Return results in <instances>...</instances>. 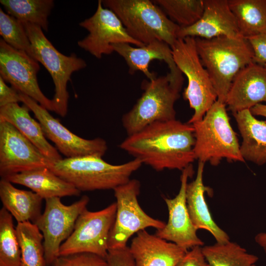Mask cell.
<instances>
[{
  "label": "cell",
  "instance_id": "23",
  "mask_svg": "<svg viewBox=\"0 0 266 266\" xmlns=\"http://www.w3.org/2000/svg\"><path fill=\"white\" fill-rule=\"evenodd\" d=\"M29 110L24 104L22 106L18 103L9 104L0 107V120L13 125L52 162L62 159L57 149L46 140L40 123L31 117Z\"/></svg>",
  "mask_w": 266,
  "mask_h": 266
},
{
  "label": "cell",
  "instance_id": "20",
  "mask_svg": "<svg viewBox=\"0 0 266 266\" xmlns=\"http://www.w3.org/2000/svg\"><path fill=\"white\" fill-rule=\"evenodd\" d=\"M112 46L114 51L124 59L129 68V73L132 74L141 71L149 80L154 79L157 77V74L151 72L149 66L151 62L156 59L164 61L171 73L181 71L174 61L170 46L163 41L155 40L136 48L128 43L115 44Z\"/></svg>",
  "mask_w": 266,
  "mask_h": 266
},
{
  "label": "cell",
  "instance_id": "40",
  "mask_svg": "<svg viewBox=\"0 0 266 266\" xmlns=\"http://www.w3.org/2000/svg\"><path fill=\"white\" fill-rule=\"evenodd\" d=\"M264 66H265V67L266 69V65H264Z\"/></svg>",
  "mask_w": 266,
  "mask_h": 266
},
{
  "label": "cell",
  "instance_id": "15",
  "mask_svg": "<svg viewBox=\"0 0 266 266\" xmlns=\"http://www.w3.org/2000/svg\"><path fill=\"white\" fill-rule=\"evenodd\" d=\"M39 69L37 61L0 39V76L18 92L31 98L48 111H54L52 100L39 87L37 73Z\"/></svg>",
  "mask_w": 266,
  "mask_h": 266
},
{
  "label": "cell",
  "instance_id": "3",
  "mask_svg": "<svg viewBox=\"0 0 266 266\" xmlns=\"http://www.w3.org/2000/svg\"><path fill=\"white\" fill-rule=\"evenodd\" d=\"M134 159L121 165H112L101 157L87 156L66 158L54 162L50 169L80 192L114 190L130 179L142 165Z\"/></svg>",
  "mask_w": 266,
  "mask_h": 266
},
{
  "label": "cell",
  "instance_id": "8",
  "mask_svg": "<svg viewBox=\"0 0 266 266\" xmlns=\"http://www.w3.org/2000/svg\"><path fill=\"white\" fill-rule=\"evenodd\" d=\"M22 23L32 45L34 59L47 69L54 82L55 93L52 100L54 111L64 117L67 114L69 98L67 83L72 73L85 68L86 63L74 53L66 56L59 52L39 26L30 23Z\"/></svg>",
  "mask_w": 266,
  "mask_h": 266
},
{
  "label": "cell",
  "instance_id": "12",
  "mask_svg": "<svg viewBox=\"0 0 266 266\" xmlns=\"http://www.w3.org/2000/svg\"><path fill=\"white\" fill-rule=\"evenodd\" d=\"M19 93L21 102L33 113L41 125L45 136L52 141L55 144L56 149L66 158L87 156L102 157L104 155L107 146L104 139L99 137L86 139L75 134L35 100L26 95Z\"/></svg>",
  "mask_w": 266,
  "mask_h": 266
},
{
  "label": "cell",
  "instance_id": "28",
  "mask_svg": "<svg viewBox=\"0 0 266 266\" xmlns=\"http://www.w3.org/2000/svg\"><path fill=\"white\" fill-rule=\"evenodd\" d=\"M7 13L21 22L30 23L47 31L48 17L54 7L53 0H0Z\"/></svg>",
  "mask_w": 266,
  "mask_h": 266
},
{
  "label": "cell",
  "instance_id": "36",
  "mask_svg": "<svg viewBox=\"0 0 266 266\" xmlns=\"http://www.w3.org/2000/svg\"><path fill=\"white\" fill-rule=\"evenodd\" d=\"M254 53L253 62L264 66L266 64V34L247 39Z\"/></svg>",
  "mask_w": 266,
  "mask_h": 266
},
{
  "label": "cell",
  "instance_id": "10",
  "mask_svg": "<svg viewBox=\"0 0 266 266\" xmlns=\"http://www.w3.org/2000/svg\"><path fill=\"white\" fill-rule=\"evenodd\" d=\"M140 188L138 180L131 179L113 190L116 213L109 234L108 250L127 246L128 240L133 235L147 228L158 230L165 226V223L147 215L139 205L137 197Z\"/></svg>",
  "mask_w": 266,
  "mask_h": 266
},
{
  "label": "cell",
  "instance_id": "18",
  "mask_svg": "<svg viewBox=\"0 0 266 266\" xmlns=\"http://www.w3.org/2000/svg\"><path fill=\"white\" fill-rule=\"evenodd\" d=\"M266 102V69L252 62L241 69L233 79L225 104L233 113L250 109Z\"/></svg>",
  "mask_w": 266,
  "mask_h": 266
},
{
  "label": "cell",
  "instance_id": "29",
  "mask_svg": "<svg viewBox=\"0 0 266 266\" xmlns=\"http://www.w3.org/2000/svg\"><path fill=\"white\" fill-rule=\"evenodd\" d=\"M16 229L20 243V266H47L43 236L36 225L31 222L18 223Z\"/></svg>",
  "mask_w": 266,
  "mask_h": 266
},
{
  "label": "cell",
  "instance_id": "39",
  "mask_svg": "<svg viewBox=\"0 0 266 266\" xmlns=\"http://www.w3.org/2000/svg\"><path fill=\"white\" fill-rule=\"evenodd\" d=\"M256 243L264 250L266 254V233H260L255 237Z\"/></svg>",
  "mask_w": 266,
  "mask_h": 266
},
{
  "label": "cell",
  "instance_id": "16",
  "mask_svg": "<svg viewBox=\"0 0 266 266\" xmlns=\"http://www.w3.org/2000/svg\"><path fill=\"white\" fill-rule=\"evenodd\" d=\"M194 173L192 165L182 170L181 185L178 194L172 199L164 198L168 211V219L165 226L155 234L166 241L175 243L188 251L196 246H202L203 241L197 234L188 213L186 191L189 177Z\"/></svg>",
  "mask_w": 266,
  "mask_h": 266
},
{
  "label": "cell",
  "instance_id": "17",
  "mask_svg": "<svg viewBox=\"0 0 266 266\" xmlns=\"http://www.w3.org/2000/svg\"><path fill=\"white\" fill-rule=\"evenodd\" d=\"M178 38L187 36L210 39L219 36L243 38L228 0H204V11L194 24L180 27Z\"/></svg>",
  "mask_w": 266,
  "mask_h": 266
},
{
  "label": "cell",
  "instance_id": "34",
  "mask_svg": "<svg viewBox=\"0 0 266 266\" xmlns=\"http://www.w3.org/2000/svg\"><path fill=\"white\" fill-rule=\"evenodd\" d=\"M106 260L108 266H136L128 246L109 250Z\"/></svg>",
  "mask_w": 266,
  "mask_h": 266
},
{
  "label": "cell",
  "instance_id": "9",
  "mask_svg": "<svg viewBox=\"0 0 266 266\" xmlns=\"http://www.w3.org/2000/svg\"><path fill=\"white\" fill-rule=\"evenodd\" d=\"M116 213V202L97 211L85 208L77 218L71 234L61 245L59 256L89 253L106 259Z\"/></svg>",
  "mask_w": 266,
  "mask_h": 266
},
{
  "label": "cell",
  "instance_id": "35",
  "mask_svg": "<svg viewBox=\"0 0 266 266\" xmlns=\"http://www.w3.org/2000/svg\"><path fill=\"white\" fill-rule=\"evenodd\" d=\"M175 266H209L201 246H196L188 251Z\"/></svg>",
  "mask_w": 266,
  "mask_h": 266
},
{
  "label": "cell",
  "instance_id": "11",
  "mask_svg": "<svg viewBox=\"0 0 266 266\" xmlns=\"http://www.w3.org/2000/svg\"><path fill=\"white\" fill-rule=\"evenodd\" d=\"M45 200L44 210L34 224L43 236V246L47 266H51L59 256L62 243L70 235L77 218L87 208L89 202L87 196L70 205H65L60 198Z\"/></svg>",
  "mask_w": 266,
  "mask_h": 266
},
{
  "label": "cell",
  "instance_id": "4",
  "mask_svg": "<svg viewBox=\"0 0 266 266\" xmlns=\"http://www.w3.org/2000/svg\"><path fill=\"white\" fill-rule=\"evenodd\" d=\"M183 81L181 72H169L152 80H144L143 94L122 119L128 135L133 134L153 122L175 119L174 105L180 97Z\"/></svg>",
  "mask_w": 266,
  "mask_h": 266
},
{
  "label": "cell",
  "instance_id": "19",
  "mask_svg": "<svg viewBox=\"0 0 266 266\" xmlns=\"http://www.w3.org/2000/svg\"><path fill=\"white\" fill-rule=\"evenodd\" d=\"M129 249L136 266H175L187 252L145 230L136 233Z\"/></svg>",
  "mask_w": 266,
  "mask_h": 266
},
{
  "label": "cell",
  "instance_id": "21",
  "mask_svg": "<svg viewBox=\"0 0 266 266\" xmlns=\"http://www.w3.org/2000/svg\"><path fill=\"white\" fill-rule=\"evenodd\" d=\"M204 163L199 161L195 179L188 183L186 191V204L191 221L198 230H205L209 232L216 242L225 243L230 241L228 234L215 222L205 200V192L210 188L203 182Z\"/></svg>",
  "mask_w": 266,
  "mask_h": 266
},
{
  "label": "cell",
  "instance_id": "33",
  "mask_svg": "<svg viewBox=\"0 0 266 266\" xmlns=\"http://www.w3.org/2000/svg\"><path fill=\"white\" fill-rule=\"evenodd\" d=\"M51 266H108L106 259L89 253L59 256Z\"/></svg>",
  "mask_w": 266,
  "mask_h": 266
},
{
  "label": "cell",
  "instance_id": "25",
  "mask_svg": "<svg viewBox=\"0 0 266 266\" xmlns=\"http://www.w3.org/2000/svg\"><path fill=\"white\" fill-rule=\"evenodd\" d=\"M0 198L3 206L18 223H33L41 215L43 199L33 191L20 190L9 181L0 180Z\"/></svg>",
  "mask_w": 266,
  "mask_h": 266
},
{
  "label": "cell",
  "instance_id": "38",
  "mask_svg": "<svg viewBox=\"0 0 266 266\" xmlns=\"http://www.w3.org/2000/svg\"><path fill=\"white\" fill-rule=\"evenodd\" d=\"M250 110L254 116H261L266 118V104H258Z\"/></svg>",
  "mask_w": 266,
  "mask_h": 266
},
{
  "label": "cell",
  "instance_id": "27",
  "mask_svg": "<svg viewBox=\"0 0 266 266\" xmlns=\"http://www.w3.org/2000/svg\"><path fill=\"white\" fill-rule=\"evenodd\" d=\"M202 251L209 266H256L258 261L257 256L230 241L203 246Z\"/></svg>",
  "mask_w": 266,
  "mask_h": 266
},
{
  "label": "cell",
  "instance_id": "2",
  "mask_svg": "<svg viewBox=\"0 0 266 266\" xmlns=\"http://www.w3.org/2000/svg\"><path fill=\"white\" fill-rule=\"evenodd\" d=\"M200 61L210 76L217 100L225 103L232 81L242 68L253 62L252 48L245 38L195 37Z\"/></svg>",
  "mask_w": 266,
  "mask_h": 266
},
{
  "label": "cell",
  "instance_id": "14",
  "mask_svg": "<svg viewBox=\"0 0 266 266\" xmlns=\"http://www.w3.org/2000/svg\"><path fill=\"white\" fill-rule=\"evenodd\" d=\"M48 159L11 123L0 120V175L1 178L43 167L50 168Z\"/></svg>",
  "mask_w": 266,
  "mask_h": 266
},
{
  "label": "cell",
  "instance_id": "30",
  "mask_svg": "<svg viewBox=\"0 0 266 266\" xmlns=\"http://www.w3.org/2000/svg\"><path fill=\"white\" fill-rule=\"evenodd\" d=\"M21 257L13 216L2 207L0 210V266H20Z\"/></svg>",
  "mask_w": 266,
  "mask_h": 266
},
{
  "label": "cell",
  "instance_id": "31",
  "mask_svg": "<svg viewBox=\"0 0 266 266\" xmlns=\"http://www.w3.org/2000/svg\"><path fill=\"white\" fill-rule=\"evenodd\" d=\"M169 19L180 27L190 26L198 22L204 11V0H156Z\"/></svg>",
  "mask_w": 266,
  "mask_h": 266
},
{
  "label": "cell",
  "instance_id": "7",
  "mask_svg": "<svg viewBox=\"0 0 266 266\" xmlns=\"http://www.w3.org/2000/svg\"><path fill=\"white\" fill-rule=\"evenodd\" d=\"M174 61L188 79L183 93L194 110L188 123L201 120L218 97L210 76L198 54L195 37L178 38L171 47Z\"/></svg>",
  "mask_w": 266,
  "mask_h": 266
},
{
  "label": "cell",
  "instance_id": "6",
  "mask_svg": "<svg viewBox=\"0 0 266 266\" xmlns=\"http://www.w3.org/2000/svg\"><path fill=\"white\" fill-rule=\"evenodd\" d=\"M226 104L217 100L201 120L192 125L194 129L196 159L203 163L218 165L228 161L244 162L240 151L237 135L227 114Z\"/></svg>",
  "mask_w": 266,
  "mask_h": 266
},
{
  "label": "cell",
  "instance_id": "1",
  "mask_svg": "<svg viewBox=\"0 0 266 266\" xmlns=\"http://www.w3.org/2000/svg\"><path fill=\"white\" fill-rule=\"evenodd\" d=\"M194 129L176 119L153 122L130 135L121 149L157 171L183 170L196 159Z\"/></svg>",
  "mask_w": 266,
  "mask_h": 266
},
{
  "label": "cell",
  "instance_id": "13",
  "mask_svg": "<svg viewBox=\"0 0 266 266\" xmlns=\"http://www.w3.org/2000/svg\"><path fill=\"white\" fill-rule=\"evenodd\" d=\"M102 0L98 2L97 10L93 16L79 23L89 34L78 41V45L98 59L103 55L114 51L112 45L118 43L133 44L137 47L145 45L128 33L122 22L111 10L104 8Z\"/></svg>",
  "mask_w": 266,
  "mask_h": 266
},
{
  "label": "cell",
  "instance_id": "26",
  "mask_svg": "<svg viewBox=\"0 0 266 266\" xmlns=\"http://www.w3.org/2000/svg\"><path fill=\"white\" fill-rule=\"evenodd\" d=\"M241 35L266 34V0H228Z\"/></svg>",
  "mask_w": 266,
  "mask_h": 266
},
{
  "label": "cell",
  "instance_id": "32",
  "mask_svg": "<svg viewBox=\"0 0 266 266\" xmlns=\"http://www.w3.org/2000/svg\"><path fill=\"white\" fill-rule=\"evenodd\" d=\"M0 34L9 45L24 52L34 59L33 49L23 24L5 13L1 8H0Z\"/></svg>",
  "mask_w": 266,
  "mask_h": 266
},
{
  "label": "cell",
  "instance_id": "22",
  "mask_svg": "<svg viewBox=\"0 0 266 266\" xmlns=\"http://www.w3.org/2000/svg\"><path fill=\"white\" fill-rule=\"evenodd\" d=\"M3 179L29 188L43 200L78 196L81 193L73 185L59 177L48 167L14 174Z\"/></svg>",
  "mask_w": 266,
  "mask_h": 266
},
{
  "label": "cell",
  "instance_id": "24",
  "mask_svg": "<svg viewBox=\"0 0 266 266\" xmlns=\"http://www.w3.org/2000/svg\"><path fill=\"white\" fill-rule=\"evenodd\" d=\"M242 137L243 158L258 165L266 163V122L256 118L250 109L233 113Z\"/></svg>",
  "mask_w": 266,
  "mask_h": 266
},
{
  "label": "cell",
  "instance_id": "5",
  "mask_svg": "<svg viewBox=\"0 0 266 266\" xmlns=\"http://www.w3.org/2000/svg\"><path fill=\"white\" fill-rule=\"evenodd\" d=\"M102 4L116 14L132 37L144 45L160 40L171 47L178 38L180 27L153 1L103 0Z\"/></svg>",
  "mask_w": 266,
  "mask_h": 266
},
{
  "label": "cell",
  "instance_id": "37",
  "mask_svg": "<svg viewBox=\"0 0 266 266\" xmlns=\"http://www.w3.org/2000/svg\"><path fill=\"white\" fill-rule=\"evenodd\" d=\"M19 102H21L19 92L8 86L0 76V107Z\"/></svg>",
  "mask_w": 266,
  "mask_h": 266
}]
</instances>
